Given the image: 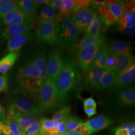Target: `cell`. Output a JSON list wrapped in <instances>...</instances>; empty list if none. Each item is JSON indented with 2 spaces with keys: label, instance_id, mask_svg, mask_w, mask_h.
<instances>
[{
  "label": "cell",
  "instance_id": "49",
  "mask_svg": "<svg viewBox=\"0 0 135 135\" xmlns=\"http://www.w3.org/2000/svg\"><path fill=\"white\" fill-rule=\"evenodd\" d=\"M6 116V111L5 108L0 102V121H3Z\"/></svg>",
  "mask_w": 135,
  "mask_h": 135
},
{
  "label": "cell",
  "instance_id": "6",
  "mask_svg": "<svg viewBox=\"0 0 135 135\" xmlns=\"http://www.w3.org/2000/svg\"><path fill=\"white\" fill-rule=\"evenodd\" d=\"M105 42V40L87 46L76 53V64L79 73L84 75L90 69L94 56L100 46Z\"/></svg>",
  "mask_w": 135,
  "mask_h": 135
},
{
  "label": "cell",
  "instance_id": "53",
  "mask_svg": "<svg viewBox=\"0 0 135 135\" xmlns=\"http://www.w3.org/2000/svg\"><path fill=\"white\" fill-rule=\"evenodd\" d=\"M1 22H0V29H1Z\"/></svg>",
  "mask_w": 135,
  "mask_h": 135
},
{
  "label": "cell",
  "instance_id": "40",
  "mask_svg": "<svg viewBox=\"0 0 135 135\" xmlns=\"http://www.w3.org/2000/svg\"><path fill=\"white\" fill-rule=\"evenodd\" d=\"M117 66V62L115 58H114L110 54V56L107 61L106 68L112 69V70H115L116 69Z\"/></svg>",
  "mask_w": 135,
  "mask_h": 135
},
{
  "label": "cell",
  "instance_id": "26",
  "mask_svg": "<svg viewBox=\"0 0 135 135\" xmlns=\"http://www.w3.org/2000/svg\"><path fill=\"white\" fill-rule=\"evenodd\" d=\"M57 14L56 11L53 8L49 5L45 4L42 6L40 10L38 21L39 22L42 21H52L55 22Z\"/></svg>",
  "mask_w": 135,
  "mask_h": 135
},
{
  "label": "cell",
  "instance_id": "38",
  "mask_svg": "<svg viewBox=\"0 0 135 135\" xmlns=\"http://www.w3.org/2000/svg\"><path fill=\"white\" fill-rule=\"evenodd\" d=\"M50 6L56 11H58L60 14H62L63 10V3L62 0H52L49 1L46 4Z\"/></svg>",
  "mask_w": 135,
  "mask_h": 135
},
{
  "label": "cell",
  "instance_id": "36",
  "mask_svg": "<svg viewBox=\"0 0 135 135\" xmlns=\"http://www.w3.org/2000/svg\"><path fill=\"white\" fill-rule=\"evenodd\" d=\"M110 52L108 49L106 52L97 61L94 67H97L103 69H105V68L106 67L107 61L110 56Z\"/></svg>",
  "mask_w": 135,
  "mask_h": 135
},
{
  "label": "cell",
  "instance_id": "30",
  "mask_svg": "<svg viewBox=\"0 0 135 135\" xmlns=\"http://www.w3.org/2000/svg\"><path fill=\"white\" fill-rule=\"evenodd\" d=\"M71 108L70 107H63L55 112L52 119L57 123L64 122H66L68 118L71 116Z\"/></svg>",
  "mask_w": 135,
  "mask_h": 135
},
{
  "label": "cell",
  "instance_id": "54",
  "mask_svg": "<svg viewBox=\"0 0 135 135\" xmlns=\"http://www.w3.org/2000/svg\"><path fill=\"white\" fill-rule=\"evenodd\" d=\"M1 41H0V43H1Z\"/></svg>",
  "mask_w": 135,
  "mask_h": 135
},
{
  "label": "cell",
  "instance_id": "22",
  "mask_svg": "<svg viewBox=\"0 0 135 135\" xmlns=\"http://www.w3.org/2000/svg\"><path fill=\"white\" fill-rule=\"evenodd\" d=\"M20 51L6 54L0 60V74H6L12 67L19 57Z\"/></svg>",
  "mask_w": 135,
  "mask_h": 135
},
{
  "label": "cell",
  "instance_id": "29",
  "mask_svg": "<svg viewBox=\"0 0 135 135\" xmlns=\"http://www.w3.org/2000/svg\"><path fill=\"white\" fill-rule=\"evenodd\" d=\"M101 23L98 15L85 29V38L99 34L101 33Z\"/></svg>",
  "mask_w": 135,
  "mask_h": 135
},
{
  "label": "cell",
  "instance_id": "37",
  "mask_svg": "<svg viewBox=\"0 0 135 135\" xmlns=\"http://www.w3.org/2000/svg\"><path fill=\"white\" fill-rule=\"evenodd\" d=\"M9 87V78L8 74H4L0 76V93L6 92Z\"/></svg>",
  "mask_w": 135,
  "mask_h": 135
},
{
  "label": "cell",
  "instance_id": "5",
  "mask_svg": "<svg viewBox=\"0 0 135 135\" xmlns=\"http://www.w3.org/2000/svg\"><path fill=\"white\" fill-rule=\"evenodd\" d=\"M60 30L59 23L52 21H42L38 23L36 35L40 42L53 45L58 42Z\"/></svg>",
  "mask_w": 135,
  "mask_h": 135
},
{
  "label": "cell",
  "instance_id": "35",
  "mask_svg": "<svg viewBox=\"0 0 135 135\" xmlns=\"http://www.w3.org/2000/svg\"><path fill=\"white\" fill-rule=\"evenodd\" d=\"M63 10L62 14L65 17L71 15L73 12V1L63 0Z\"/></svg>",
  "mask_w": 135,
  "mask_h": 135
},
{
  "label": "cell",
  "instance_id": "28",
  "mask_svg": "<svg viewBox=\"0 0 135 135\" xmlns=\"http://www.w3.org/2000/svg\"><path fill=\"white\" fill-rule=\"evenodd\" d=\"M18 9V1L0 0V18L5 14Z\"/></svg>",
  "mask_w": 135,
  "mask_h": 135
},
{
  "label": "cell",
  "instance_id": "25",
  "mask_svg": "<svg viewBox=\"0 0 135 135\" xmlns=\"http://www.w3.org/2000/svg\"><path fill=\"white\" fill-rule=\"evenodd\" d=\"M2 135H21L22 130L18 125L14 121L5 118L3 121Z\"/></svg>",
  "mask_w": 135,
  "mask_h": 135
},
{
  "label": "cell",
  "instance_id": "3",
  "mask_svg": "<svg viewBox=\"0 0 135 135\" xmlns=\"http://www.w3.org/2000/svg\"><path fill=\"white\" fill-rule=\"evenodd\" d=\"M35 104L42 114L60 106L56 83L48 76L37 96Z\"/></svg>",
  "mask_w": 135,
  "mask_h": 135
},
{
  "label": "cell",
  "instance_id": "24",
  "mask_svg": "<svg viewBox=\"0 0 135 135\" xmlns=\"http://www.w3.org/2000/svg\"><path fill=\"white\" fill-rule=\"evenodd\" d=\"M116 75V72L114 70L106 68L103 74L98 90L102 91L106 89L107 88L110 87Z\"/></svg>",
  "mask_w": 135,
  "mask_h": 135
},
{
  "label": "cell",
  "instance_id": "9",
  "mask_svg": "<svg viewBox=\"0 0 135 135\" xmlns=\"http://www.w3.org/2000/svg\"><path fill=\"white\" fill-rule=\"evenodd\" d=\"M5 118L15 122L22 131L40 119L39 116L26 114L20 112L12 105H10Z\"/></svg>",
  "mask_w": 135,
  "mask_h": 135
},
{
  "label": "cell",
  "instance_id": "48",
  "mask_svg": "<svg viewBox=\"0 0 135 135\" xmlns=\"http://www.w3.org/2000/svg\"><path fill=\"white\" fill-rule=\"evenodd\" d=\"M113 133L114 135H128L127 131L121 129L119 127L114 129Z\"/></svg>",
  "mask_w": 135,
  "mask_h": 135
},
{
  "label": "cell",
  "instance_id": "10",
  "mask_svg": "<svg viewBox=\"0 0 135 135\" xmlns=\"http://www.w3.org/2000/svg\"><path fill=\"white\" fill-rule=\"evenodd\" d=\"M35 23L34 20L5 27L0 30V41H8L16 36L30 32Z\"/></svg>",
  "mask_w": 135,
  "mask_h": 135
},
{
  "label": "cell",
  "instance_id": "33",
  "mask_svg": "<svg viewBox=\"0 0 135 135\" xmlns=\"http://www.w3.org/2000/svg\"><path fill=\"white\" fill-rule=\"evenodd\" d=\"M91 1L89 0H74L73 1V12L78 10L86 9L91 5Z\"/></svg>",
  "mask_w": 135,
  "mask_h": 135
},
{
  "label": "cell",
  "instance_id": "20",
  "mask_svg": "<svg viewBox=\"0 0 135 135\" xmlns=\"http://www.w3.org/2000/svg\"><path fill=\"white\" fill-rule=\"evenodd\" d=\"M18 7L29 20H34L37 13L38 6L35 1L20 0L18 1Z\"/></svg>",
  "mask_w": 135,
  "mask_h": 135
},
{
  "label": "cell",
  "instance_id": "50",
  "mask_svg": "<svg viewBox=\"0 0 135 135\" xmlns=\"http://www.w3.org/2000/svg\"><path fill=\"white\" fill-rule=\"evenodd\" d=\"M62 135H82L79 131L76 130L74 131H70V132H66L63 133Z\"/></svg>",
  "mask_w": 135,
  "mask_h": 135
},
{
  "label": "cell",
  "instance_id": "21",
  "mask_svg": "<svg viewBox=\"0 0 135 135\" xmlns=\"http://www.w3.org/2000/svg\"><path fill=\"white\" fill-rule=\"evenodd\" d=\"M105 40V34L101 33L99 34L94 35L91 37L84 38L79 43H76L70 51L72 53H76L78 52L87 47V46L92 44L96 43L102 40Z\"/></svg>",
  "mask_w": 135,
  "mask_h": 135
},
{
  "label": "cell",
  "instance_id": "27",
  "mask_svg": "<svg viewBox=\"0 0 135 135\" xmlns=\"http://www.w3.org/2000/svg\"><path fill=\"white\" fill-rule=\"evenodd\" d=\"M109 50L111 53H125L131 52V47L130 45L124 41H114L112 42L108 46Z\"/></svg>",
  "mask_w": 135,
  "mask_h": 135
},
{
  "label": "cell",
  "instance_id": "31",
  "mask_svg": "<svg viewBox=\"0 0 135 135\" xmlns=\"http://www.w3.org/2000/svg\"><path fill=\"white\" fill-rule=\"evenodd\" d=\"M83 123L82 119L75 115L70 116L66 121L67 132L77 130L79 126Z\"/></svg>",
  "mask_w": 135,
  "mask_h": 135
},
{
  "label": "cell",
  "instance_id": "45",
  "mask_svg": "<svg viewBox=\"0 0 135 135\" xmlns=\"http://www.w3.org/2000/svg\"><path fill=\"white\" fill-rule=\"evenodd\" d=\"M135 18H133L132 19L129 20L125 23L119 25V27L118 28H131L135 26Z\"/></svg>",
  "mask_w": 135,
  "mask_h": 135
},
{
  "label": "cell",
  "instance_id": "23",
  "mask_svg": "<svg viewBox=\"0 0 135 135\" xmlns=\"http://www.w3.org/2000/svg\"><path fill=\"white\" fill-rule=\"evenodd\" d=\"M30 60L40 72L47 70V62L45 49H41L37 51Z\"/></svg>",
  "mask_w": 135,
  "mask_h": 135
},
{
  "label": "cell",
  "instance_id": "14",
  "mask_svg": "<svg viewBox=\"0 0 135 135\" xmlns=\"http://www.w3.org/2000/svg\"><path fill=\"white\" fill-rule=\"evenodd\" d=\"M85 123L93 134L109 128L113 125L114 121L110 116L101 115L93 118Z\"/></svg>",
  "mask_w": 135,
  "mask_h": 135
},
{
  "label": "cell",
  "instance_id": "19",
  "mask_svg": "<svg viewBox=\"0 0 135 135\" xmlns=\"http://www.w3.org/2000/svg\"><path fill=\"white\" fill-rule=\"evenodd\" d=\"M98 12L103 30H106L116 23L117 20L110 11L108 5L105 4L99 7L98 9Z\"/></svg>",
  "mask_w": 135,
  "mask_h": 135
},
{
  "label": "cell",
  "instance_id": "47",
  "mask_svg": "<svg viewBox=\"0 0 135 135\" xmlns=\"http://www.w3.org/2000/svg\"><path fill=\"white\" fill-rule=\"evenodd\" d=\"M107 1H102V0H93L91 1V5L94 8H99L103 5H105L106 4Z\"/></svg>",
  "mask_w": 135,
  "mask_h": 135
},
{
  "label": "cell",
  "instance_id": "42",
  "mask_svg": "<svg viewBox=\"0 0 135 135\" xmlns=\"http://www.w3.org/2000/svg\"><path fill=\"white\" fill-rule=\"evenodd\" d=\"M79 131L82 135H91L92 134L91 131L87 127L85 123H83L81 125L79 126Z\"/></svg>",
  "mask_w": 135,
  "mask_h": 135
},
{
  "label": "cell",
  "instance_id": "44",
  "mask_svg": "<svg viewBox=\"0 0 135 135\" xmlns=\"http://www.w3.org/2000/svg\"><path fill=\"white\" fill-rule=\"evenodd\" d=\"M117 30L119 31L123 32L124 34L128 35V36H133L135 34V26L131 27V28H118Z\"/></svg>",
  "mask_w": 135,
  "mask_h": 135
},
{
  "label": "cell",
  "instance_id": "11",
  "mask_svg": "<svg viewBox=\"0 0 135 135\" xmlns=\"http://www.w3.org/2000/svg\"><path fill=\"white\" fill-rule=\"evenodd\" d=\"M63 62L64 59L59 51L55 49L50 51L47 62L48 76L55 82L62 69Z\"/></svg>",
  "mask_w": 135,
  "mask_h": 135
},
{
  "label": "cell",
  "instance_id": "8",
  "mask_svg": "<svg viewBox=\"0 0 135 135\" xmlns=\"http://www.w3.org/2000/svg\"><path fill=\"white\" fill-rule=\"evenodd\" d=\"M74 24L78 29L84 30L98 16L96 11L92 8L78 10L70 15Z\"/></svg>",
  "mask_w": 135,
  "mask_h": 135
},
{
  "label": "cell",
  "instance_id": "41",
  "mask_svg": "<svg viewBox=\"0 0 135 135\" xmlns=\"http://www.w3.org/2000/svg\"><path fill=\"white\" fill-rule=\"evenodd\" d=\"M83 107L97 108L96 102L92 97L86 98L83 100Z\"/></svg>",
  "mask_w": 135,
  "mask_h": 135
},
{
  "label": "cell",
  "instance_id": "4",
  "mask_svg": "<svg viewBox=\"0 0 135 135\" xmlns=\"http://www.w3.org/2000/svg\"><path fill=\"white\" fill-rule=\"evenodd\" d=\"M80 33L81 31L74 24L71 16H67L62 20L57 43L62 48L70 51L76 44Z\"/></svg>",
  "mask_w": 135,
  "mask_h": 135
},
{
  "label": "cell",
  "instance_id": "2",
  "mask_svg": "<svg viewBox=\"0 0 135 135\" xmlns=\"http://www.w3.org/2000/svg\"><path fill=\"white\" fill-rule=\"evenodd\" d=\"M40 73L30 60L25 63L19 69L16 77L18 91L36 100L41 90L37 85Z\"/></svg>",
  "mask_w": 135,
  "mask_h": 135
},
{
  "label": "cell",
  "instance_id": "32",
  "mask_svg": "<svg viewBox=\"0 0 135 135\" xmlns=\"http://www.w3.org/2000/svg\"><path fill=\"white\" fill-rule=\"evenodd\" d=\"M41 130V124L40 120L30 126L25 130L22 131V135H36L39 133Z\"/></svg>",
  "mask_w": 135,
  "mask_h": 135
},
{
  "label": "cell",
  "instance_id": "43",
  "mask_svg": "<svg viewBox=\"0 0 135 135\" xmlns=\"http://www.w3.org/2000/svg\"><path fill=\"white\" fill-rule=\"evenodd\" d=\"M84 111L85 114L87 115L88 118H91L93 116L96 115L97 108H92V107H83Z\"/></svg>",
  "mask_w": 135,
  "mask_h": 135
},
{
  "label": "cell",
  "instance_id": "46",
  "mask_svg": "<svg viewBox=\"0 0 135 135\" xmlns=\"http://www.w3.org/2000/svg\"><path fill=\"white\" fill-rule=\"evenodd\" d=\"M56 129L58 131V133L61 134H62L66 132H67L66 128V122H64L57 123Z\"/></svg>",
  "mask_w": 135,
  "mask_h": 135
},
{
  "label": "cell",
  "instance_id": "12",
  "mask_svg": "<svg viewBox=\"0 0 135 135\" xmlns=\"http://www.w3.org/2000/svg\"><path fill=\"white\" fill-rule=\"evenodd\" d=\"M135 79V64L134 63L124 71L117 75L110 87L118 89L128 86L134 81Z\"/></svg>",
  "mask_w": 135,
  "mask_h": 135
},
{
  "label": "cell",
  "instance_id": "13",
  "mask_svg": "<svg viewBox=\"0 0 135 135\" xmlns=\"http://www.w3.org/2000/svg\"><path fill=\"white\" fill-rule=\"evenodd\" d=\"M11 105L17 111L24 114L36 116L42 114L35 103H33L25 98L19 97L15 98L12 102Z\"/></svg>",
  "mask_w": 135,
  "mask_h": 135
},
{
  "label": "cell",
  "instance_id": "39",
  "mask_svg": "<svg viewBox=\"0 0 135 135\" xmlns=\"http://www.w3.org/2000/svg\"><path fill=\"white\" fill-rule=\"evenodd\" d=\"M119 127L127 131L128 135H135V123L133 122H128L121 125Z\"/></svg>",
  "mask_w": 135,
  "mask_h": 135
},
{
  "label": "cell",
  "instance_id": "17",
  "mask_svg": "<svg viewBox=\"0 0 135 135\" xmlns=\"http://www.w3.org/2000/svg\"><path fill=\"white\" fill-rule=\"evenodd\" d=\"M26 21H31L29 20L19 9L10 12L0 18L1 25L5 27L19 24Z\"/></svg>",
  "mask_w": 135,
  "mask_h": 135
},
{
  "label": "cell",
  "instance_id": "52",
  "mask_svg": "<svg viewBox=\"0 0 135 135\" xmlns=\"http://www.w3.org/2000/svg\"><path fill=\"white\" fill-rule=\"evenodd\" d=\"M21 135H22V134H21ZM38 135V134H36V135Z\"/></svg>",
  "mask_w": 135,
  "mask_h": 135
},
{
  "label": "cell",
  "instance_id": "34",
  "mask_svg": "<svg viewBox=\"0 0 135 135\" xmlns=\"http://www.w3.org/2000/svg\"><path fill=\"white\" fill-rule=\"evenodd\" d=\"M108 49H109L108 46L107 44L105 42L101 46H100V47L98 49L96 53L94 56V58L93 61L92 62V64L91 65L90 69L94 67L97 61L102 56H103V55L105 53Z\"/></svg>",
  "mask_w": 135,
  "mask_h": 135
},
{
  "label": "cell",
  "instance_id": "7",
  "mask_svg": "<svg viewBox=\"0 0 135 135\" xmlns=\"http://www.w3.org/2000/svg\"><path fill=\"white\" fill-rule=\"evenodd\" d=\"M114 105L119 108H130L135 106V89L134 86H127L118 89L113 97Z\"/></svg>",
  "mask_w": 135,
  "mask_h": 135
},
{
  "label": "cell",
  "instance_id": "18",
  "mask_svg": "<svg viewBox=\"0 0 135 135\" xmlns=\"http://www.w3.org/2000/svg\"><path fill=\"white\" fill-rule=\"evenodd\" d=\"M110 54L115 58L117 62V66L114 70L117 75L122 72L135 63V59L131 52L121 54L110 52Z\"/></svg>",
  "mask_w": 135,
  "mask_h": 135
},
{
  "label": "cell",
  "instance_id": "16",
  "mask_svg": "<svg viewBox=\"0 0 135 135\" xmlns=\"http://www.w3.org/2000/svg\"><path fill=\"white\" fill-rule=\"evenodd\" d=\"M104 70L97 67L89 69L84 82L85 87L90 90H98Z\"/></svg>",
  "mask_w": 135,
  "mask_h": 135
},
{
  "label": "cell",
  "instance_id": "1",
  "mask_svg": "<svg viewBox=\"0 0 135 135\" xmlns=\"http://www.w3.org/2000/svg\"><path fill=\"white\" fill-rule=\"evenodd\" d=\"M80 79L75 60L73 58L64 59L63 67L56 81L58 98L60 106L69 98V93L77 86Z\"/></svg>",
  "mask_w": 135,
  "mask_h": 135
},
{
  "label": "cell",
  "instance_id": "15",
  "mask_svg": "<svg viewBox=\"0 0 135 135\" xmlns=\"http://www.w3.org/2000/svg\"><path fill=\"white\" fill-rule=\"evenodd\" d=\"M34 35V33L29 32L16 36L8 41L5 54L19 52L21 48L24 46Z\"/></svg>",
  "mask_w": 135,
  "mask_h": 135
},
{
  "label": "cell",
  "instance_id": "51",
  "mask_svg": "<svg viewBox=\"0 0 135 135\" xmlns=\"http://www.w3.org/2000/svg\"><path fill=\"white\" fill-rule=\"evenodd\" d=\"M36 5L38 7L43 4H46L49 2L48 0H36L35 1Z\"/></svg>",
  "mask_w": 135,
  "mask_h": 135
}]
</instances>
